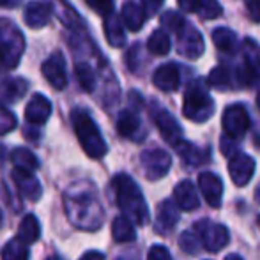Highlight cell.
I'll return each instance as SVG.
<instances>
[{"instance_id": "19", "label": "cell", "mask_w": 260, "mask_h": 260, "mask_svg": "<svg viewBox=\"0 0 260 260\" xmlns=\"http://www.w3.org/2000/svg\"><path fill=\"white\" fill-rule=\"evenodd\" d=\"M179 223V209L172 200H163L157 206L156 212V230L159 234H167Z\"/></svg>"}, {"instance_id": "21", "label": "cell", "mask_w": 260, "mask_h": 260, "mask_svg": "<svg viewBox=\"0 0 260 260\" xmlns=\"http://www.w3.org/2000/svg\"><path fill=\"white\" fill-rule=\"evenodd\" d=\"M52 18V7L43 2H30L23 11V20L30 28H41Z\"/></svg>"}, {"instance_id": "3", "label": "cell", "mask_w": 260, "mask_h": 260, "mask_svg": "<svg viewBox=\"0 0 260 260\" xmlns=\"http://www.w3.org/2000/svg\"><path fill=\"white\" fill-rule=\"evenodd\" d=\"M71 122L76 138H78L82 149L87 152V156H90L92 159H101L108 152V147H106L103 135L92 117L85 110L76 108L71 113Z\"/></svg>"}, {"instance_id": "26", "label": "cell", "mask_w": 260, "mask_h": 260, "mask_svg": "<svg viewBox=\"0 0 260 260\" xmlns=\"http://www.w3.org/2000/svg\"><path fill=\"white\" fill-rule=\"evenodd\" d=\"M41 237V226H39V221L36 216L27 214L23 219L20 221V226H18V237L16 239L20 243H23L25 246L27 244H32Z\"/></svg>"}, {"instance_id": "49", "label": "cell", "mask_w": 260, "mask_h": 260, "mask_svg": "<svg viewBox=\"0 0 260 260\" xmlns=\"http://www.w3.org/2000/svg\"><path fill=\"white\" fill-rule=\"evenodd\" d=\"M257 106H258V110H260V94L257 96Z\"/></svg>"}, {"instance_id": "18", "label": "cell", "mask_w": 260, "mask_h": 260, "mask_svg": "<svg viewBox=\"0 0 260 260\" xmlns=\"http://www.w3.org/2000/svg\"><path fill=\"white\" fill-rule=\"evenodd\" d=\"M13 179L16 182L20 193L30 202H38L43 195V188L39 184L38 177L30 172H21V170H14L13 172Z\"/></svg>"}, {"instance_id": "11", "label": "cell", "mask_w": 260, "mask_h": 260, "mask_svg": "<svg viewBox=\"0 0 260 260\" xmlns=\"http://www.w3.org/2000/svg\"><path fill=\"white\" fill-rule=\"evenodd\" d=\"M152 120H154L156 127L159 129L161 137H163L172 147H175V145L182 140V127L179 126L175 117L172 115L168 110L156 108L154 112H152Z\"/></svg>"}, {"instance_id": "10", "label": "cell", "mask_w": 260, "mask_h": 260, "mask_svg": "<svg viewBox=\"0 0 260 260\" xmlns=\"http://www.w3.org/2000/svg\"><path fill=\"white\" fill-rule=\"evenodd\" d=\"M229 174L234 184L244 188L255 174V159L244 152H236L229 159Z\"/></svg>"}, {"instance_id": "22", "label": "cell", "mask_w": 260, "mask_h": 260, "mask_svg": "<svg viewBox=\"0 0 260 260\" xmlns=\"http://www.w3.org/2000/svg\"><path fill=\"white\" fill-rule=\"evenodd\" d=\"M175 151L179 152V156L182 157L186 165L189 167H199V165L206 163L209 157V149H200L199 145H193L186 140H181L175 145Z\"/></svg>"}, {"instance_id": "50", "label": "cell", "mask_w": 260, "mask_h": 260, "mask_svg": "<svg viewBox=\"0 0 260 260\" xmlns=\"http://www.w3.org/2000/svg\"><path fill=\"white\" fill-rule=\"evenodd\" d=\"M46 260H60V258H58V257H48Z\"/></svg>"}, {"instance_id": "34", "label": "cell", "mask_w": 260, "mask_h": 260, "mask_svg": "<svg viewBox=\"0 0 260 260\" xmlns=\"http://www.w3.org/2000/svg\"><path fill=\"white\" fill-rule=\"evenodd\" d=\"M179 246H181V250L184 251V253L197 255L200 251V241L193 230H186V232H182L181 237H179Z\"/></svg>"}, {"instance_id": "8", "label": "cell", "mask_w": 260, "mask_h": 260, "mask_svg": "<svg viewBox=\"0 0 260 260\" xmlns=\"http://www.w3.org/2000/svg\"><path fill=\"white\" fill-rule=\"evenodd\" d=\"M142 168L145 172V177L149 181H157V179L165 177L172 167V157L163 149H149L144 151L140 156Z\"/></svg>"}, {"instance_id": "37", "label": "cell", "mask_w": 260, "mask_h": 260, "mask_svg": "<svg viewBox=\"0 0 260 260\" xmlns=\"http://www.w3.org/2000/svg\"><path fill=\"white\" fill-rule=\"evenodd\" d=\"M18 120L11 110H7L6 106L0 105V135H7L16 127Z\"/></svg>"}, {"instance_id": "29", "label": "cell", "mask_w": 260, "mask_h": 260, "mask_svg": "<svg viewBox=\"0 0 260 260\" xmlns=\"http://www.w3.org/2000/svg\"><path fill=\"white\" fill-rule=\"evenodd\" d=\"M13 163L14 167H16V170H21V172H34L39 168V159L38 156L34 154V152H30L28 149L25 147H18L13 151Z\"/></svg>"}, {"instance_id": "46", "label": "cell", "mask_w": 260, "mask_h": 260, "mask_svg": "<svg viewBox=\"0 0 260 260\" xmlns=\"http://www.w3.org/2000/svg\"><path fill=\"white\" fill-rule=\"evenodd\" d=\"M4 156H6V149L4 145H0V161H4Z\"/></svg>"}, {"instance_id": "17", "label": "cell", "mask_w": 260, "mask_h": 260, "mask_svg": "<svg viewBox=\"0 0 260 260\" xmlns=\"http://www.w3.org/2000/svg\"><path fill=\"white\" fill-rule=\"evenodd\" d=\"M50 115H52V103H50V100L43 96V94H34L32 100L28 101L27 108H25L27 122L39 126V124H45Z\"/></svg>"}, {"instance_id": "6", "label": "cell", "mask_w": 260, "mask_h": 260, "mask_svg": "<svg viewBox=\"0 0 260 260\" xmlns=\"http://www.w3.org/2000/svg\"><path fill=\"white\" fill-rule=\"evenodd\" d=\"M193 232L197 234L200 244L206 248L207 251H219L221 248H225L230 241V234L226 230L225 225H219V223H212L209 219H200L195 226H193Z\"/></svg>"}, {"instance_id": "33", "label": "cell", "mask_w": 260, "mask_h": 260, "mask_svg": "<svg viewBox=\"0 0 260 260\" xmlns=\"http://www.w3.org/2000/svg\"><path fill=\"white\" fill-rule=\"evenodd\" d=\"M4 260H28V248L18 239L7 241V244L2 250Z\"/></svg>"}, {"instance_id": "41", "label": "cell", "mask_w": 260, "mask_h": 260, "mask_svg": "<svg viewBox=\"0 0 260 260\" xmlns=\"http://www.w3.org/2000/svg\"><path fill=\"white\" fill-rule=\"evenodd\" d=\"M246 9L251 21L260 23V0H246Z\"/></svg>"}, {"instance_id": "43", "label": "cell", "mask_w": 260, "mask_h": 260, "mask_svg": "<svg viewBox=\"0 0 260 260\" xmlns=\"http://www.w3.org/2000/svg\"><path fill=\"white\" fill-rule=\"evenodd\" d=\"M80 260H105V255L100 253V251H87Z\"/></svg>"}, {"instance_id": "47", "label": "cell", "mask_w": 260, "mask_h": 260, "mask_svg": "<svg viewBox=\"0 0 260 260\" xmlns=\"http://www.w3.org/2000/svg\"><path fill=\"white\" fill-rule=\"evenodd\" d=\"M9 4V0H0V6H7Z\"/></svg>"}, {"instance_id": "25", "label": "cell", "mask_w": 260, "mask_h": 260, "mask_svg": "<svg viewBox=\"0 0 260 260\" xmlns=\"http://www.w3.org/2000/svg\"><path fill=\"white\" fill-rule=\"evenodd\" d=\"M28 90V83L23 78H6L0 80V98L4 101H14L21 100L25 96V92Z\"/></svg>"}, {"instance_id": "44", "label": "cell", "mask_w": 260, "mask_h": 260, "mask_svg": "<svg viewBox=\"0 0 260 260\" xmlns=\"http://www.w3.org/2000/svg\"><path fill=\"white\" fill-rule=\"evenodd\" d=\"M225 260H243L239 257V255H236V253H230V255H226Z\"/></svg>"}, {"instance_id": "7", "label": "cell", "mask_w": 260, "mask_h": 260, "mask_svg": "<svg viewBox=\"0 0 260 260\" xmlns=\"http://www.w3.org/2000/svg\"><path fill=\"white\" fill-rule=\"evenodd\" d=\"M244 64L239 69V82L244 87H253L260 83V46L251 38H246L241 45Z\"/></svg>"}, {"instance_id": "9", "label": "cell", "mask_w": 260, "mask_h": 260, "mask_svg": "<svg viewBox=\"0 0 260 260\" xmlns=\"http://www.w3.org/2000/svg\"><path fill=\"white\" fill-rule=\"evenodd\" d=\"M250 115L243 105H232L223 112V131L226 138H241L250 129Z\"/></svg>"}, {"instance_id": "28", "label": "cell", "mask_w": 260, "mask_h": 260, "mask_svg": "<svg viewBox=\"0 0 260 260\" xmlns=\"http://www.w3.org/2000/svg\"><path fill=\"white\" fill-rule=\"evenodd\" d=\"M112 236L117 243H131L137 237V230L126 216H117L112 223Z\"/></svg>"}, {"instance_id": "15", "label": "cell", "mask_w": 260, "mask_h": 260, "mask_svg": "<svg viewBox=\"0 0 260 260\" xmlns=\"http://www.w3.org/2000/svg\"><path fill=\"white\" fill-rule=\"evenodd\" d=\"M152 82L159 90L163 92H174L181 85V71H179V66L174 62H168L163 64L154 71L152 75Z\"/></svg>"}, {"instance_id": "13", "label": "cell", "mask_w": 260, "mask_h": 260, "mask_svg": "<svg viewBox=\"0 0 260 260\" xmlns=\"http://www.w3.org/2000/svg\"><path fill=\"white\" fill-rule=\"evenodd\" d=\"M43 75L48 83L57 90H62L68 85V73H66V60L60 52L53 53L43 64Z\"/></svg>"}, {"instance_id": "4", "label": "cell", "mask_w": 260, "mask_h": 260, "mask_svg": "<svg viewBox=\"0 0 260 260\" xmlns=\"http://www.w3.org/2000/svg\"><path fill=\"white\" fill-rule=\"evenodd\" d=\"M182 113L186 119L195 122H206L214 113V101L207 90L206 80L199 78L188 85L184 92V103H182Z\"/></svg>"}, {"instance_id": "35", "label": "cell", "mask_w": 260, "mask_h": 260, "mask_svg": "<svg viewBox=\"0 0 260 260\" xmlns=\"http://www.w3.org/2000/svg\"><path fill=\"white\" fill-rule=\"evenodd\" d=\"M197 13L200 14L202 20H214V18L221 16L223 9L218 0H200V6Z\"/></svg>"}, {"instance_id": "45", "label": "cell", "mask_w": 260, "mask_h": 260, "mask_svg": "<svg viewBox=\"0 0 260 260\" xmlns=\"http://www.w3.org/2000/svg\"><path fill=\"white\" fill-rule=\"evenodd\" d=\"M255 200H257V202L260 204V184H258V188L255 189Z\"/></svg>"}, {"instance_id": "23", "label": "cell", "mask_w": 260, "mask_h": 260, "mask_svg": "<svg viewBox=\"0 0 260 260\" xmlns=\"http://www.w3.org/2000/svg\"><path fill=\"white\" fill-rule=\"evenodd\" d=\"M145 20H147V16H145L144 9H142L138 4L126 2L122 6V11H120V21H124L126 28H129L131 32L140 30V28L144 27Z\"/></svg>"}, {"instance_id": "5", "label": "cell", "mask_w": 260, "mask_h": 260, "mask_svg": "<svg viewBox=\"0 0 260 260\" xmlns=\"http://www.w3.org/2000/svg\"><path fill=\"white\" fill-rule=\"evenodd\" d=\"M25 50L23 34L9 20H0V68L14 69Z\"/></svg>"}, {"instance_id": "36", "label": "cell", "mask_w": 260, "mask_h": 260, "mask_svg": "<svg viewBox=\"0 0 260 260\" xmlns=\"http://www.w3.org/2000/svg\"><path fill=\"white\" fill-rule=\"evenodd\" d=\"M186 23H188V21L184 20V16L175 13V11H165V14L161 16V25H165L168 30L175 32V34L181 32Z\"/></svg>"}, {"instance_id": "24", "label": "cell", "mask_w": 260, "mask_h": 260, "mask_svg": "<svg viewBox=\"0 0 260 260\" xmlns=\"http://www.w3.org/2000/svg\"><path fill=\"white\" fill-rule=\"evenodd\" d=\"M105 36L108 39L110 46H113V48H120L126 43L122 21H120V18L115 13H110L105 16Z\"/></svg>"}, {"instance_id": "40", "label": "cell", "mask_w": 260, "mask_h": 260, "mask_svg": "<svg viewBox=\"0 0 260 260\" xmlns=\"http://www.w3.org/2000/svg\"><path fill=\"white\" fill-rule=\"evenodd\" d=\"M165 0H142V9H144L145 16H154L157 11L161 9Z\"/></svg>"}, {"instance_id": "38", "label": "cell", "mask_w": 260, "mask_h": 260, "mask_svg": "<svg viewBox=\"0 0 260 260\" xmlns=\"http://www.w3.org/2000/svg\"><path fill=\"white\" fill-rule=\"evenodd\" d=\"M85 4L90 7V9H94L98 14H106L113 13V0H85Z\"/></svg>"}, {"instance_id": "1", "label": "cell", "mask_w": 260, "mask_h": 260, "mask_svg": "<svg viewBox=\"0 0 260 260\" xmlns=\"http://www.w3.org/2000/svg\"><path fill=\"white\" fill-rule=\"evenodd\" d=\"M64 209L76 229L94 232L103 225V207L94 186L87 181L75 182L66 189Z\"/></svg>"}, {"instance_id": "42", "label": "cell", "mask_w": 260, "mask_h": 260, "mask_svg": "<svg viewBox=\"0 0 260 260\" xmlns=\"http://www.w3.org/2000/svg\"><path fill=\"white\" fill-rule=\"evenodd\" d=\"M179 7H181L184 13H197L200 6V0H177Z\"/></svg>"}, {"instance_id": "2", "label": "cell", "mask_w": 260, "mask_h": 260, "mask_svg": "<svg viewBox=\"0 0 260 260\" xmlns=\"http://www.w3.org/2000/svg\"><path fill=\"white\" fill-rule=\"evenodd\" d=\"M112 188L122 216H126L133 225H145L149 221V207L137 182L127 174H117L112 179Z\"/></svg>"}, {"instance_id": "16", "label": "cell", "mask_w": 260, "mask_h": 260, "mask_svg": "<svg viewBox=\"0 0 260 260\" xmlns=\"http://www.w3.org/2000/svg\"><path fill=\"white\" fill-rule=\"evenodd\" d=\"M117 131L120 137L131 138V140H142L144 129H142V120L133 110H122L117 117Z\"/></svg>"}, {"instance_id": "39", "label": "cell", "mask_w": 260, "mask_h": 260, "mask_svg": "<svg viewBox=\"0 0 260 260\" xmlns=\"http://www.w3.org/2000/svg\"><path fill=\"white\" fill-rule=\"evenodd\" d=\"M147 260H172V255L165 246H161V244H154V246L149 250Z\"/></svg>"}, {"instance_id": "14", "label": "cell", "mask_w": 260, "mask_h": 260, "mask_svg": "<svg viewBox=\"0 0 260 260\" xmlns=\"http://www.w3.org/2000/svg\"><path fill=\"white\" fill-rule=\"evenodd\" d=\"M199 188L202 191L204 199L212 209H218L221 206V197H223V182L212 172H204L199 175Z\"/></svg>"}, {"instance_id": "31", "label": "cell", "mask_w": 260, "mask_h": 260, "mask_svg": "<svg viewBox=\"0 0 260 260\" xmlns=\"http://www.w3.org/2000/svg\"><path fill=\"white\" fill-rule=\"evenodd\" d=\"M172 48V43H170V38H168V34L165 30H154L151 34V38H149L147 41V50L151 52L152 55H157V57H161V55H167L170 52Z\"/></svg>"}, {"instance_id": "30", "label": "cell", "mask_w": 260, "mask_h": 260, "mask_svg": "<svg viewBox=\"0 0 260 260\" xmlns=\"http://www.w3.org/2000/svg\"><path fill=\"white\" fill-rule=\"evenodd\" d=\"M206 83L218 90H229L234 87L232 73H230L229 68H225V66H218V68H214L209 73V78Z\"/></svg>"}, {"instance_id": "27", "label": "cell", "mask_w": 260, "mask_h": 260, "mask_svg": "<svg viewBox=\"0 0 260 260\" xmlns=\"http://www.w3.org/2000/svg\"><path fill=\"white\" fill-rule=\"evenodd\" d=\"M212 43L219 52L236 53L237 50V36L234 30L226 27H218L212 30Z\"/></svg>"}, {"instance_id": "48", "label": "cell", "mask_w": 260, "mask_h": 260, "mask_svg": "<svg viewBox=\"0 0 260 260\" xmlns=\"http://www.w3.org/2000/svg\"><path fill=\"white\" fill-rule=\"evenodd\" d=\"M2 223H4V218H2V211H0V226H2Z\"/></svg>"}, {"instance_id": "32", "label": "cell", "mask_w": 260, "mask_h": 260, "mask_svg": "<svg viewBox=\"0 0 260 260\" xmlns=\"http://www.w3.org/2000/svg\"><path fill=\"white\" fill-rule=\"evenodd\" d=\"M75 73H76V78H78V82H80V87H82L85 92H94V89H96V82H98L94 69L90 68L89 64L80 62V64H76Z\"/></svg>"}, {"instance_id": "51", "label": "cell", "mask_w": 260, "mask_h": 260, "mask_svg": "<svg viewBox=\"0 0 260 260\" xmlns=\"http://www.w3.org/2000/svg\"><path fill=\"white\" fill-rule=\"evenodd\" d=\"M258 225H260V216H258Z\"/></svg>"}, {"instance_id": "12", "label": "cell", "mask_w": 260, "mask_h": 260, "mask_svg": "<svg viewBox=\"0 0 260 260\" xmlns=\"http://www.w3.org/2000/svg\"><path fill=\"white\" fill-rule=\"evenodd\" d=\"M177 38H179L177 50H179V53H182L184 57L199 58L200 55L204 53L206 46H204L202 34H200L195 27H191L189 23H186L181 32H177Z\"/></svg>"}, {"instance_id": "20", "label": "cell", "mask_w": 260, "mask_h": 260, "mask_svg": "<svg viewBox=\"0 0 260 260\" xmlns=\"http://www.w3.org/2000/svg\"><path fill=\"white\" fill-rule=\"evenodd\" d=\"M174 204L182 211H193L199 207V195L191 181H181L174 189Z\"/></svg>"}]
</instances>
